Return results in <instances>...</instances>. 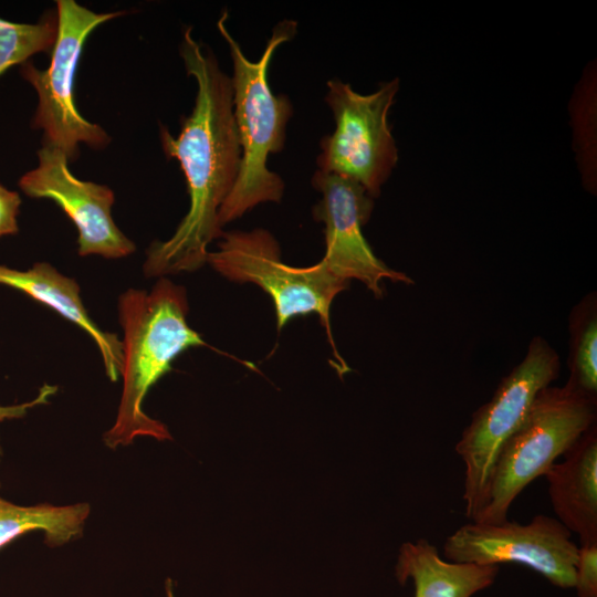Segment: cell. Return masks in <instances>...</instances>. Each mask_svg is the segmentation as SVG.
Here are the masks:
<instances>
[{
	"instance_id": "6da1fadb",
	"label": "cell",
	"mask_w": 597,
	"mask_h": 597,
	"mask_svg": "<svg viewBox=\"0 0 597 597\" xmlns=\"http://www.w3.org/2000/svg\"><path fill=\"white\" fill-rule=\"evenodd\" d=\"M180 55L197 82L195 106L174 137L160 128L164 153L179 161L190 206L174 234L150 244L144 262L146 276L192 272L207 263L208 245L223 232L219 211L237 180L241 147L233 115L232 81L208 48L187 28Z\"/></svg>"
},
{
	"instance_id": "7a4b0ae2",
	"label": "cell",
	"mask_w": 597,
	"mask_h": 597,
	"mask_svg": "<svg viewBox=\"0 0 597 597\" xmlns=\"http://www.w3.org/2000/svg\"><path fill=\"white\" fill-rule=\"evenodd\" d=\"M187 314L186 290L165 277L150 292L128 289L118 297L123 391L115 422L103 437L108 448L128 446L138 437L171 439L167 427L143 410V402L179 354L206 345L188 325Z\"/></svg>"
},
{
	"instance_id": "3957f363",
	"label": "cell",
	"mask_w": 597,
	"mask_h": 597,
	"mask_svg": "<svg viewBox=\"0 0 597 597\" xmlns=\"http://www.w3.org/2000/svg\"><path fill=\"white\" fill-rule=\"evenodd\" d=\"M223 12L217 27L229 45L233 63V115L241 147V161L234 186L219 211L223 227L262 202H280L282 178L266 167L270 154L282 150L285 128L293 108L286 95H275L268 82V70L275 50L296 33L297 23L285 20L273 30L260 60L252 62L226 27Z\"/></svg>"
},
{
	"instance_id": "277c9868",
	"label": "cell",
	"mask_w": 597,
	"mask_h": 597,
	"mask_svg": "<svg viewBox=\"0 0 597 597\" xmlns=\"http://www.w3.org/2000/svg\"><path fill=\"white\" fill-rule=\"evenodd\" d=\"M597 398L568 381L547 386L535 397L524 421L505 441L493 467L486 501L472 520L499 524L519 494L544 475L594 425Z\"/></svg>"
},
{
	"instance_id": "5b68a950",
	"label": "cell",
	"mask_w": 597,
	"mask_h": 597,
	"mask_svg": "<svg viewBox=\"0 0 597 597\" xmlns=\"http://www.w3.org/2000/svg\"><path fill=\"white\" fill-rule=\"evenodd\" d=\"M558 353L534 336L523 360L478 408L455 444L464 464V512L472 521L486 501L491 473L501 448L524 421L535 397L559 376Z\"/></svg>"
},
{
	"instance_id": "8992f818",
	"label": "cell",
	"mask_w": 597,
	"mask_h": 597,
	"mask_svg": "<svg viewBox=\"0 0 597 597\" xmlns=\"http://www.w3.org/2000/svg\"><path fill=\"white\" fill-rule=\"evenodd\" d=\"M57 36L46 70L28 61L20 65V75L35 90L38 106L32 121L43 130V145L62 150L67 160L78 155L80 143L103 148L111 142L97 124L85 119L74 100V78L87 36L102 23L123 12L96 13L74 0L56 1Z\"/></svg>"
},
{
	"instance_id": "52a82bcc",
	"label": "cell",
	"mask_w": 597,
	"mask_h": 597,
	"mask_svg": "<svg viewBox=\"0 0 597 597\" xmlns=\"http://www.w3.org/2000/svg\"><path fill=\"white\" fill-rule=\"evenodd\" d=\"M207 263L230 281L255 283L264 290L274 303L279 329L295 316L315 313L333 344L329 307L349 282L333 274L322 261L307 268L287 265L273 235L255 229L223 233Z\"/></svg>"
},
{
	"instance_id": "ba28073f",
	"label": "cell",
	"mask_w": 597,
	"mask_h": 597,
	"mask_svg": "<svg viewBox=\"0 0 597 597\" xmlns=\"http://www.w3.org/2000/svg\"><path fill=\"white\" fill-rule=\"evenodd\" d=\"M398 90V78L366 95L339 80L327 82L325 101L334 115L335 130L321 142L318 170L356 181L371 198L379 196L398 161L388 125Z\"/></svg>"
},
{
	"instance_id": "9c48e42d",
	"label": "cell",
	"mask_w": 597,
	"mask_h": 597,
	"mask_svg": "<svg viewBox=\"0 0 597 597\" xmlns=\"http://www.w3.org/2000/svg\"><path fill=\"white\" fill-rule=\"evenodd\" d=\"M443 555L454 563H516L532 568L554 586L574 588L578 547L557 519L537 514L527 524L471 521L446 538Z\"/></svg>"
},
{
	"instance_id": "30bf717a",
	"label": "cell",
	"mask_w": 597,
	"mask_h": 597,
	"mask_svg": "<svg viewBox=\"0 0 597 597\" xmlns=\"http://www.w3.org/2000/svg\"><path fill=\"white\" fill-rule=\"evenodd\" d=\"M312 184L322 193L314 218L325 226V254L321 260L339 279L360 281L377 298L383 281L413 284L406 273L390 269L377 258L363 234L374 201L356 181L316 170Z\"/></svg>"
},
{
	"instance_id": "8fae6325",
	"label": "cell",
	"mask_w": 597,
	"mask_h": 597,
	"mask_svg": "<svg viewBox=\"0 0 597 597\" xmlns=\"http://www.w3.org/2000/svg\"><path fill=\"white\" fill-rule=\"evenodd\" d=\"M18 186L28 197L54 201L67 214L78 231L77 252L81 256L96 254L119 259L136 250L135 243L113 219V190L77 179L59 148L43 145L38 151V166L25 172Z\"/></svg>"
},
{
	"instance_id": "7c38bea8",
	"label": "cell",
	"mask_w": 597,
	"mask_h": 597,
	"mask_svg": "<svg viewBox=\"0 0 597 597\" xmlns=\"http://www.w3.org/2000/svg\"><path fill=\"white\" fill-rule=\"evenodd\" d=\"M556 519L580 545L597 544V427L589 428L544 474Z\"/></svg>"
},
{
	"instance_id": "4fadbf2b",
	"label": "cell",
	"mask_w": 597,
	"mask_h": 597,
	"mask_svg": "<svg viewBox=\"0 0 597 597\" xmlns=\"http://www.w3.org/2000/svg\"><path fill=\"white\" fill-rule=\"evenodd\" d=\"M0 284L23 292L82 328L96 344L107 377L116 381L122 376V341L116 334L102 331L90 317L74 279L48 262H36L23 271L0 264Z\"/></svg>"
},
{
	"instance_id": "5bb4252c",
	"label": "cell",
	"mask_w": 597,
	"mask_h": 597,
	"mask_svg": "<svg viewBox=\"0 0 597 597\" xmlns=\"http://www.w3.org/2000/svg\"><path fill=\"white\" fill-rule=\"evenodd\" d=\"M499 569L447 561L428 540L419 538L400 546L395 573L401 585L412 580L415 597H472L493 585Z\"/></svg>"
},
{
	"instance_id": "9a60e30c",
	"label": "cell",
	"mask_w": 597,
	"mask_h": 597,
	"mask_svg": "<svg viewBox=\"0 0 597 597\" xmlns=\"http://www.w3.org/2000/svg\"><path fill=\"white\" fill-rule=\"evenodd\" d=\"M90 513L88 503L19 505L0 496V548L33 531H42L50 547L65 545L83 534Z\"/></svg>"
},
{
	"instance_id": "2e32d148",
	"label": "cell",
	"mask_w": 597,
	"mask_h": 597,
	"mask_svg": "<svg viewBox=\"0 0 597 597\" xmlns=\"http://www.w3.org/2000/svg\"><path fill=\"white\" fill-rule=\"evenodd\" d=\"M568 383L597 398V298L591 292L569 315Z\"/></svg>"
},
{
	"instance_id": "e0dca14e",
	"label": "cell",
	"mask_w": 597,
	"mask_h": 597,
	"mask_svg": "<svg viewBox=\"0 0 597 597\" xmlns=\"http://www.w3.org/2000/svg\"><path fill=\"white\" fill-rule=\"evenodd\" d=\"M57 36L56 14L36 23H19L0 18V75L41 52L52 51Z\"/></svg>"
},
{
	"instance_id": "ac0fdd59",
	"label": "cell",
	"mask_w": 597,
	"mask_h": 597,
	"mask_svg": "<svg viewBox=\"0 0 597 597\" xmlns=\"http://www.w3.org/2000/svg\"><path fill=\"white\" fill-rule=\"evenodd\" d=\"M574 588L578 597H597V544L578 547Z\"/></svg>"
},
{
	"instance_id": "d6986e66",
	"label": "cell",
	"mask_w": 597,
	"mask_h": 597,
	"mask_svg": "<svg viewBox=\"0 0 597 597\" xmlns=\"http://www.w3.org/2000/svg\"><path fill=\"white\" fill-rule=\"evenodd\" d=\"M21 198L17 191L0 184V237L15 234Z\"/></svg>"
},
{
	"instance_id": "ffe728a7",
	"label": "cell",
	"mask_w": 597,
	"mask_h": 597,
	"mask_svg": "<svg viewBox=\"0 0 597 597\" xmlns=\"http://www.w3.org/2000/svg\"><path fill=\"white\" fill-rule=\"evenodd\" d=\"M56 391V386L44 385L43 387H41L38 396L30 401L10 406L0 405V421L24 417L29 409L35 406L48 404L49 398L53 396Z\"/></svg>"
},
{
	"instance_id": "44dd1931",
	"label": "cell",
	"mask_w": 597,
	"mask_h": 597,
	"mask_svg": "<svg viewBox=\"0 0 597 597\" xmlns=\"http://www.w3.org/2000/svg\"><path fill=\"white\" fill-rule=\"evenodd\" d=\"M167 596L168 597H175L174 594H172L170 580H168V583H167Z\"/></svg>"
},
{
	"instance_id": "7402d4cb",
	"label": "cell",
	"mask_w": 597,
	"mask_h": 597,
	"mask_svg": "<svg viewBox=\"0 0 597 597\" xmlns=\"http://www.w3.org/2000/svg\"><path fill=\"white\" fill-rule=\"evenodd\" d=\"M0 455H1V447H0Z\"/></svg>"
}]
</instances>
